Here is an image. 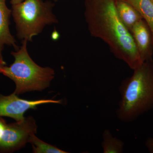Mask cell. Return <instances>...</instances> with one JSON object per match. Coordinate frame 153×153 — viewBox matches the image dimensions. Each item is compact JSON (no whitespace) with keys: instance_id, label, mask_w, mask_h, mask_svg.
<instances>
[{"instance_id":"1","label":"cell","mask_w":153,"mask_h":153,"mask_svg":"<svg viewBox=\"0 0 153 153\" xmlns=\"http://www.w3.org/2000/svg\"><path fill=\"white\" fill-rule=\"evenodd\" d=\"M116 0H85L84 16L91 36L107 44L114 57L134 70L143 63L131 33L119 19Z\"/></svg>"},{"instance_id":"2","label":"cell","mask_w":153,"mask_h":153,"mask_svg":"<svg viewBox=\"0 0 153 153\" xmlns=\"http://www.w3.org/2000/svg\"><path fill=\"white\" fill-rule=\"evenodd\" d=\"M119 91L116 114L121 121H133L153 109V58L143 62L131 76L123 80Z\"/></svg>"},{"instance_id":"3","label":"cell","mask_w":153,"mask_h":153,"mask_svg":"<svg viewBox=\"0 0 153 153\" xmlns=\"http://www.w3.org/2000/svg\"><path fill=\"white\" fill-rule=\"evenodd\" d=\"M27 42L23 40L20 48L11 52L14 62L10 66H5L2 73L15 82L14 93L18 95L44 90L50 86L55 76L54 69L41 67L33 61L28 53Z\"/></svg>"},{"instance_id":"4","label":"cell","mask_w":153,"mask_h":153,"mask_svg":"<svg viewBox=\"0 0 153 153\" xmlns=\"http://www.w3.org/2000/svg\"><path fill=\"white\" fill-rule=\"evenodd\" d=\"M54 6L50 1L43 0H25L12 5V15L18 38L22 41H32L46 26L57 23L58 20L52 11Z\"/></svg>"},{"instance_id":"5","label":"cell","mask_w":153,"mask_h":153,"mask_svg":"<svg viewBox=\"0 0 153 153\" xmlns=\"http://www.w3.org/2000/svg\"><path fill=\"white\" fill-rule=\"evenodd\" d=\"M37 125L34 118L7 124L0 140V152L11 153L19 150L29 143L30 137L37 133Z\"/></svg>"},{"instance_id":"6","label":"cell","mask_w":153,"mask_h":153,"mask_svg":"<svg viewBox=\"0 0 153 153\" xmlns=\"http://www.w3.org/2000/svg\"><path fill=\"white\" fill-rule=\"evenodd\" d=\"M61 103L60 100L23 99L19 98L14 92L8 96L0 94V117H7L13 119L16 121H19L25 118L24 114L29 109H35L40 105Z\"/></svg>"},{"instance_id":"7","label":"cell","mask_w":153,"mask_h":153,"mask_svg":"<svg viewBox=\"0 0 153 153\" xmlns=\"http://www.w3.org/2000/svg\"><path fill=\"white\" fill-rule=\"evenodd\" d=\"M130 33L143 62L153 58L152 34L144 20L142 19L137 22Z\"/></svg>"},{"instance_id":"8","label":"cell","mask_w":153,"mask_h":153,"mask_svg":"<svg viewBox=\"0 0 153 153\" xmlns=\"http://www.w3.org/2000/svg\"><path fill=\"white\" fill-rule=\"evenodd\" d=\"M6 1L0 0V48H3L7 45L13 47L17 50L19 47L16 41L11 34L10 29L12 10L8 7Z\"/></svg>"},{"instance_id":"9","label":"cell","mask_w":153,"mask_h":153,"mask_svg":"<svg viewBox=\"0 0 153 153\" xmlns=\"http://www.w3.org/2000/svg\"><path fill=\"white\" fill-rule=\"evenodd\" d=\"M115 5L121 22L130 32L134 25L143 19L141 15L133 6L123 0H116Z\"/></svg>"},{"instance_id":"10","label":"cell","mask_w":153,"mask_h":153,"mask_svg":"<svg viewBox=\"0 0 153 153\" xmlns=\"http://www.w3.org/2000/svg\"><path fill=\"white\" fill-rule=\"evenodd\" d=\"M133 6L151 30L153 38V2L151 0H123Z\"/></svg>"},{"instance_id":"11","label":"cell","mask_w":153,"mask_h":153,"mask_svg":"<svg viewBox=\"0 0 153 153\" xmlns=\"http://www.w3.org/2000/svg\"><path fill=\"white\" fill-rule=\"evenodd\" d=\"M102 146L104 153L123 152L124 143L121 140L113 136L109 130H105L102 133Z\"/></svg>"},{"instance_id":"12","label":"cell","mask_w":153,"mask_h":153,"mask_svg":"<svg viewBox=\"0 0 153 153\" xmlns=\"http://www.w3.org/2000/svg\"><path fill=\"white\" fill-rule=\"evenodd\" d=\"M29 143L31 144L33 152L35 153H68L58 148L49 144L39 139L33 134L29 140Z\"/></svg>"},{"instance_id":"13","label":"cell","mask_w":153,"mask_h":153,"mask_svg":"<svg viewBox=\"0 0 153 153\" xmlns=\"http://www.w3.org/2000/svg\"><path fill=\"white\" fill-rule=\"evenodd\" d=\"M148 150L151 153H153V137L148 138L145 143Z\"/></svg>"},{"instance_id":"14","label":"cell","mask_w":153,"mask_h":153,"mask_svg":"<svg viewBox=\"0 0 153 153\" xmlns=\"http://www.w3.org/2000/svg\"><path fill=\"white\" fill-rule=\"evenodd\" d=\"M3 48H0V73H2L4 68L6 66V63L4 60L2 55Z\"/></svg>"},{"instance_id":"15","label":"cell","mask_w":153,"mask_h":153,"mask_svg":"<svg viewBox=\"0 0 153 153\" xmlns=\"http://www.w3.org/2000/svg\"><path fill=\"white\" fill-rule=\"evenodd\" d=\"M7 124L5 120L1 117H0V140L2 136L3 133L5 128Z\"/></svg>"},{"instance_id":"16","label":"cell","mask_w":153,"mask_h":153,"mask_svg":"<svg viewBox=\"0 0 153 153\" xmlns=\"http://www.w3.org/2000/svg\"><path fill=\"white\" fill-rule=\"evenodd\" d=\"M24 1L25 0H11L10 2L12 5H15L22 2Z\"/></svg>"},{"instance_id":"17","label":"cell","mask_w":153,"mask_h":153,"mask_svg":"<svg viewBox=\"0 0 153 153\" xmlns=\"http://www.w3.org/2000/svg\"><path fill=\"white\" fill-rule=\"evenodd\" d=\"M55 1H58V0H54Z\"/></svg>"},{"instance_id":"18","label":"cell","mask_w":153,"mask_h":153,"mask_svg":"<svg viewBox=\"0 0 153 153\" xmlns=\"http://www.w3.org/2000/svg\"><path fill=\"white\" fill-rule=\"evenodd\" d=\"M151 1H152V2H153V0H151Z\"/></svg>"}]
</instances>
